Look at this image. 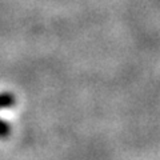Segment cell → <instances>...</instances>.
Instances as JSON below:
<instances>
[{
    "mask_svg": "<svg viewBox=\"0 0 160 160\" xmlns=\"http://www.w3.org/2000/svg\"><path fill=\"white\" fill-rule=\"evenodd\" d=\"M15 104V96L12 93H0V108H6V107H11ZM9 135V126L0 120V138H7Z\"/></svg>",
    "mask_w": 160,
    "mask_h": 160,
    "instance_id": "1",
    "label": "cell"
}]
</instances>
